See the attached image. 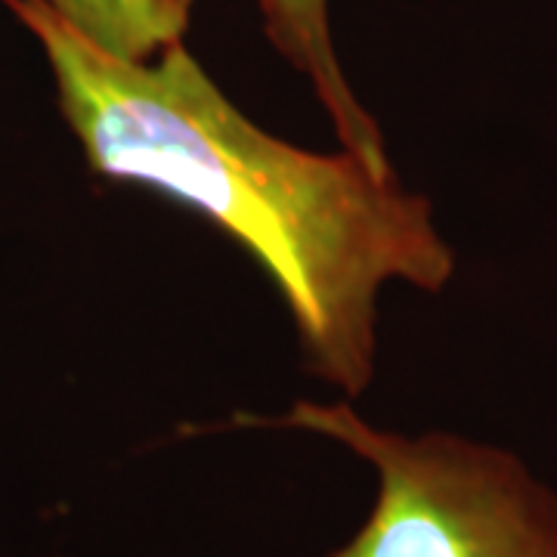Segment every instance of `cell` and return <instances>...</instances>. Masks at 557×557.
Masks as SVG:
<instances>
[{
  "mask_svg": "<svg viewBox=\"0 0 557 557\" xmlns=\"http://www.w3.org/2000/svg\"><path fill=\"white\" fill-rule=\"evenodd\" d=\"M44 50L87 168L159 193L242 245L292 313L307 369L347 399L375 379L391 282L437 295L456 273L434 208L394 171L267 134L177 40L119 60L47 0H3Z\"/></svg>",
  "mask_w": 557,
  "mask_h": 557,
  "instance_id": "cell-1",
  "label": "cell"
},
{
  "mask_svg": "<svg viewBox=\"0 0 557 557\" xmlns=\"http://www.w3.org/2000/svg\"><path fill=\"white\" fill-rule=\"evenodd\" d=\"M90 44L119 60H149L189 28L196 0H47Z\"/></svg>",
  "mask_w": 557,
  "mask_h": 557,
  "instance_id": "cell-4",
  "label": "cell"
},
{
  "mask_svg": "<svg viewBox=\"0 0 557 557\" xmlns=\"http://www.w3.org/2000/svg\"><path fill=\"white\" fill-rule=\"evenodd\" d=\"M258 3L267 35L276 44L278 53L310 81L341 146L375 171H394L381 127L366 112V106L359 102L341 69L332 25H329V0H258Z\"/></svg>",
  "mask_w": 557,
  "mask_h": 557,
  "instance_id": "cell-3",
  "label": "cell"
},
{
  "mask_svg": "<svg viewBox=\"0 0 557 557\" xmlns=\"http://www.w3.org/2000/svg\"><path fill=\"white\" fill-rule=\"evenodd\" d=\"M226 428L317 434L375 468L369 518L325 557H557V493L502 446L381 431L347 399H298L278 416L236 412L218 424Z\"/></svg>",
  "mask_w": 557,
  "mask_h": 557,
  "instance_id": "cell-2",
  "label": "cell"
}]
</instances>
